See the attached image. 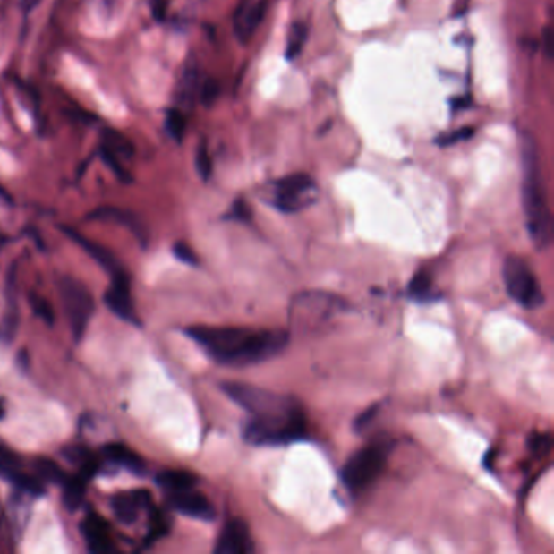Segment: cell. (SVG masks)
I'll use <instances>...</instances> for the list:
<instances>
[{
	"label": "cell",
	"instance_id": "cell-1",
	"mask_svg": "<svg viewBox=\"0 0 554 554\" xmlns=\"http://www.w3.org/2000/svg\"><path fill=\"white\" fill-rule=\"evenodd\" d=\"M221 390L249 413L243 436L251 446L280 447L306 439L308 416L294 396L241 382H223Z\"/></svg>",
	"mask_w": 554,
	"mask_h": 554
},
{
	"label": "cell",
	"instance_id": "cell-2",
	"mask_svg": "<svg viewBox=\"0 0 554 554\" xmlns=\"http://www.w3.org/2000/svg\"><path fill=\"white\" fill-rule=\"evenodd\" d=\"M185 335L218 364L244 368L272 360L290 344V335L275 328L194 326Z\"/></svg>",
	"mask_w": 554,
	"mask_h": 554
},
{
	"label": "cell",
	"instance_id": "cell-3",
	"mask_svg": "<svg viewBox=\"0 0 554 554\" xmlns=\"http://www.w3.org/2000/svg\"><path fill=\"white\" fill-rule=\"evenodd\" d=\"M522 205L528 234L543 249L551 241V215L543 191L538 143L530 132L522 135Z\"/></svg>",
	"mask_w": 554,
	"mask_h": 554
},
{
	"label": "cell",
	"instance_id": "cell-4",
	"mask_svg": "<svg viewBox=\"0 0 554 554\" xmlns=\"http://www.w3.org/2000/svg\"><path fill=\"white\" fill-rule=\"evenodd\" d=\"M392 449V440L379 439L354 452L352 457L346 460L340 473L342 483L348 490V493L360 494L361 491L368 490L382 473Z\"/></svg>",
	"mask_w": 554,
	"mask_h": 554
},
{
	"label": "cell",
	"instance_id": "cell-5",
	"mask_svg": "<svg viewBox=\"0 0 554 554\" xmlns=\"http://www.w3.org/2000/svg\"><path fill=\"white\" fill-rule=\"evenodd\" d=\"M346 311V303L338 296L319 291L301 293L291 304V322L301 328H319L330 319Z\"/></svg>",
	"mask_w": 554,
	"mask_h": 554
},
{
	"label": "cell",
	"instance_id": "cell-6",
	"mask_svg": "<svg viewBox=\"0 0 554 554\" xmlns=\"http://www.w3.org/2000/svg\"><path fill=\"white\" fill-rule=\"evenodd\" d=\"M502 277L510 298L524 309H537L545 304V294L530 265L517 255H509L504 262Z\"/></svg>",
	"mask_w": 554,
	"mask_h": 554
},
{
	"label": "cell",
	"instance_id": "cell-7",
	"mask_svg": "<svg viewBox=\"0 0 554 554\" xmlns=\"http://www.w3.org/2000/svg\"><path fill=\"white\" fill-rule=\"evenodd\" d=\"M59 291L73 338L81 340L95 312L93 294L83 283L73 277H62Z\"/></svg>",
	"mask_w": 554,
	"mask_h": 554
},
{
	"label": "cell",
	"instance_id": "cell-8",
	"mask_svg": "<svg viewBox=\"0 0 554 554\" xmlns=\"http://www.w3.org/2000/svg\"><path fill=\"white\" fill-rule=\"evenodd\" d=\"M317 185L306 175H291L278 179L272 187L270 205L283 213H298L316 202Z\"/></svg>",
	"mask_w": 554,
	"mask_h": 554
},
{
	"label": "cell",
	"instance_id": "cell-9",
	"mask_svg": "<svg viewBox=\"0 0 554 554\" xmlns=\"http://www.w3.org/2000/svg\"><path fill=\"white\" fill-rule=\"evenodd\" d=\"M105 303L115 316L121 317L123 320L133 326H141L139 317L135 314V308H133L131 277L125 270L113 275L111 286L105 293Z\"/></svg>",
	"mask_w": 554,
	"mask_h": 554
},
{
	"label": "cell",
	"instance_id": "cell-10",
	"mask_svg": "<svg viewBox=\"0 0 554 554\" xmlns=\"http://www.w3.org/2000/svg\"><path fill=\"white\" fill-rule=\"evenodd\" d=\"M217 554H251L254 553V541L246 522L231 519L225 524L220 537L215 545Z\"/></svg>",
	"mask_w": 554,
	"mask_h": 554
},
{
	"label": "cell",
	"instance_id": "cell-11",
	"mask_svg": "<svg viewBox=\"0 0 554 554\" xmlns=\"http://www.w3.org/2000/svg\"><path fill=\"white\" fill-rule=\"evenodd\" d=\"M169 504L177 512L184 514L187 517H192V519L210 522L217 516L215 507L211 506L210 499L205 494L197 491L195 488L184 490V491H177V493H171Z\"/></svg>",
	"mask_w": 554,
	"mask_h": 554
},
{
	"label": "cell",
	"instance_id": "cell-12",
	"mask_svg": "<svg viewBox=\"0 0 554 554\" xmlns=\"http://www.w3.org/2000/svg\"><path fill=\"white\" fill-rule=\"evenodd\" d=\"M267 10V0H241L234 12V33L241 43H247L260 25Z\"/></svg>",
	"mask_w": 554,
	"mask_h": 554
},
{
	"label": "cell",
	"instance_id": "cell-13",
	"mask_svg": "<svg viewBox=\"0 0 554 554\" xmlns=\"http://www.w3.org/2000/svg\"><path fill=\"white\" fill-rule=\"evenodd\" d=\"M81 533L87 540V545L91 553L107 554L115 551L107 524L98 514H89L85 517V520L81 522Z\"/></svg>",
	"mask_w": 554,
	"mask_h": 554
},
{
	"label": "cell",
	"instance_id": "cell-14",
	"mask_svg": "<svg viewBox=\"0 0 554 554\" xmlns=\"http://www.w3.org/2000/svg\"><path fill=\"white\" fill-rule=\"evenodd\" d=\"M150 502V494L147 491H133V493H117L111 506L115 510V517L124 524H132L139 517V510Z\"/></svg>",
	"mask_w": 554,
	"mask_h": 554
},
{
	"label": "cell",
	"instance_id": "cell-15",
	"mask_svg": "<svg viewBox=\"0 0 554 554\" xmlns=\"http://www.w3.org/2000/svg\"><path fill=\"white\" fill-rule=\"evenodd\" d=\"M65 233H67L79 246L83 247V249L89 252V257H93L98 264L105 268L106 272L111 273V277L115 275V273L123 272V267L115 260V254H113L109 249H106L105 246L98 244V243L91 241V239L81 236V234L75 233L72 228H65Z\"/></svg>",
	"mask_w": 554,
	"mask_h": 554
},
{
	"label": "cell",
	"instance_id": "cell-16",
	"mask_svg": "<svg viewBox=\"0 0 554 554\" xmlns=\"http://www.w3.org/2000/svg\"><path fill=\"white\" fill-rule=\"evenodd\" d=\"M103 456H105L106 460L113 462L115 465L124 466L133 473H143L145 472V460L135 450L127 447L125 444H121V442H111V444L105 446Z\"/></svg>",
	"mask_w": 554,
	"mask_h": 554
},
{
	"label": "cell",
	"instance_id": "cell-17",
	"mask_svg": "<svg viewBox=\"0 0 554 554\" xmlns=\"http://www.w3.org/2000/svg\"><path fill=\"white\" fill-rule=\"evenodd\" d=\"M0 478L7 480L9 483L17 486L18 490L31 494V496H41L45 494V486L43 483L35 478V476L27 475L21 470H18V465H5L0 464Z\"/></svg>",
	"mask_w": 554,
	"mask_h": 554
},
{
	"label": "cell",
	"instance_id": "cell-18",
	"mask_svg": "<svg viewBox=\"0 0 554 554\" xmlns=\"http://www.w3.org/2000/svg\"><path fill=\"white\" fill-rule=\"evenodd\" d=\"M157 483L165 488L169 493H177L195 488L199 483V478L192 472L187 470H165L157 475Z\"/></svg>",
	"mask_w": 554,
	"mask_h": 554
},
{
	"label": "cell",
	"instance_id": "cell-19",
	"mask_svg": "<svg viewBox=\"0 0 554 554\" xmlns=\"http://www.w3.org/2000/svg\"><path fill=\"white\" fill-rule=\"evenodd\" d=\"M408 296L416 303H434L439 300V293L434 290L431 273L428 270H420L413 275L408 283Z\"/></svg>",
	"mask_w": 554,
	"mask_h": 554
},
{
	"label": "cell",
	"instance_id": "cell-20",
	"mask_svg": "<svg viewBox=\"0 0 554 554\" xmlns=\"http://www.w3.org/2000/svg\"><path fill=\"white\" fill-rule=\"evenodd\" d=\"M87 480L89 476L80 473V475L67 476V480L62 484L64 488V504L65 507L75 510L79 507L83 496L87 493Z\"/></svg>",
	"mask_w": 554,
	"mask_h": 554
},
{
	"label": "cell",
	"instance_id": "cell-21",
	"mask_svg": "<svg viewBox=\"0 0 554 554\" xmlns=\"http://www.w3.org/2000/svg\"><path fill=\"white\" fill-rule=\"evenodd\" d=\"M91 218L95 220H113L125 225L129 228H132L133 233L143 238V229H141V223L135 218V215L129 213V211L121 210V209H111V207H106V209H98V210L91 213Z\"/></svg>",
	"mask_w": 554,
	"mask_h": 554
},
{
	"label": "cell",
	"instance_id": "cell-22",
	"mask_svg": "<svg viewBox=\"0 0 554 554\" xmlns=\"http://www.w3.org/2000/svg\"><path fill=\"white\" fill-rule=\"evenodd\" d=\"M309 30L306 27V23L298 21L294 23L290 30V35H288V43H286V57L288 59H296L300 55L303 47L308 41Z\"/></svg>",
	"mask_w": 554,
	"mask_h": 554
},
{
	"label": "cell",
	"instance_id": "cell-23",
	"mask_svg": "<svg viewBox=\"0 0 554 554\" xmlns=\"http://www.w3.org/2000/svg\"><path fill=\"white\" fill-rule=\"evenodd\" d=\"M35 465L41 478H45L47 482H53V483L64 484V482L69 476L62 470V466L59 464H55L51 458H38Z\"/></svg>",
	"mask_w": 554,
	"mask_h": 554
},
{
	"label": "cell",
	"instance_id": "cell-24",
	"mask_svg": "<svg viewBox=\"0 0 554 554\" xmlns=\"http://www.w3.org/2000/svg\"><path fill=\"white\" fill-rule=\"evenodd\" d=\"M185 115L179 109H169L166 115V131L173 139L176 141H181L184 139Z\"/></svg>",
	"mask_w": 554,
	"mask_h": 554
},
{
	"label": "cell",
	"instance_id": "cell-25",
	"mask_svg": "<svg viewBox=\"0 0 554 554\" xmlns=\"http://www.w3.org/2000/svg\"><path fill=\"white\" fill-rule=\"evenodd\" d=\"M197 83H199V72L195 67H189L185 71L184 77H183V87H181V98L184 99L185 103H192L195 93H197Z\"/></svg>",
	"mask_w": 554,
	"mask_h": 554
},
{
	"label": "cell",
	"instance_id": "cell-26",
	"mask_svg": "<svg viewBox=\"0 0 554 554\" xmlns=\"http://www.w3.org/2000/svg\"><path fill=\"white\" fill-rule=\"evenodd\" d=\"M195 167H197V173L200 175L203 181L210 179L213 166H211L210 153H209V149H207L205 143H200L199 149H197V153H195Z\"/></svg>",
	"mask_w": 554,
	"mask_h": 554
},
{
	"label": "cell",
	"instance_id": "cell-27",
	"mask_svg": "<svg viewBox=\"0 0 554 554\" xmlns=\"http://www.w3.org/2000/svg\"><path fill=\"white\" fill-rule=\"evenodd\" d=\"M30 303H31V308L36 312V316L41 317L47 324H53L54 322V311L51 308V304L45 300L43 296L31 293L30 294Z\"/></svg>",
	"mask_w": 554,
	"mask_h": 554
},
{
	"label": "cell",
	"instance_id": "cell-28",
	"mask_svg": "<svg viewBox=\"0 0 554 554\" xmlns=\"http://www.w3.org/2000/svg\"><path fill=\"white\" fill-rule=\"evenodd\" d=\"M173 254L176 259H179L181 262H184L185 265H199V257L194 252V249L191 246H187L185 243H176L175 246H173Z\"/></svg>",
	"mask_w": 554,
	"mask_h": 554
},
{
	"label": "cell",
	"instance_id": "cell-29",
	"mask_svg": "<svg viewBox=\"0 0 554 554\" xmlns=\"http://www.w3.org/2000/svg\"><path fill=\"white\" fill-rule=\"evenodd\" d=\"M218 93H220V85H218V81L213 79L205 80L202 89H200V99H202L203 105L207 106V107H210V106L217 101Z\"/></svg>",
	"mask_w": 554,
	"mask_h": 554
},
{
	"label": "cell",
	"instance_id": "cell-30",
	"mask_svg": "<svg viewBox=\"0 0 554 554\" xmlns=\"http://www.w3.org/2000/svg\"><path fill=\"white\" fill-rule=\"evenodd\" d=\"M528 446L533 454L545 456L551 449V438L548 434H538L528 439Z\"/></svg>",
	"mask_w": 554,
	"mask_h": 554
},
{
	"label": "cell",
	"instance_id": "cell-31",
	"mask_svg": "<svg viewBox=\"0 0 554 554\" xmlns=\"http://www.w3.org/2000/svg\"><path fill=\"white\" fill-rule=\"evenodd\" d=\"M473 135V129L472 127H465V129H458L456 132L447 133V135H442L438 139V143L440 147H447V145H454L457 141H466Z\"/></svg>",
	"mask_w": 554,
	"mask_h": 554
},
{
	"label": "cell",
	"instance_id": "cell-32",
	"mask_svg": "<svg viewBox=\"0 0 554 554\" xmlns=\"http://www.w3.org/2000/svg\"><path fill=\"white\" fill-rule=\"evenodd\" d=\"M379 413V404L370 406L364 413H361L356 422H354V430L356 431H362L366 426H370L371 422L376 418V414Z\"/></svg>",
	"mask_w": 554,
	"mask_h": 554
},
{
	"label": "cell",
	"instance_id": "cell-33",
	"mask_svg": "<svg viewBox=\"0 0 554 554\" xmlns=\"http://www.w3.org/2000/svg\"><path fill=\"white\" fill-rule=\"evenodd\" d=\"M231 218L238 221H251L252 220V211L251 207L247 205L244 200H238V202L233 205V210H231Z\"/></svg>",
	"mask_w": 554,
	"mask_h": 554
},
{
	"label": "cell",
	"instance_id": "cell-34",
	"mask_svg": "<svg viewBox=\"0 0 554 554\" xmlns=\"http://www.w3.org/2000/svg\"><path fill=\"white\" fill-rule=\"evenodd\" d=\"M103 158H105L106 163H107L109 166L115 169V175H117V176L121 177L123 181H129V176H127L125 169H124V167L119 165V158H115V153L109 150L107 147H106V149H103Z\"/></svg>",
	"mask_w": 554,
	"mask_h": 554
},
{
	"label": "cell",
	"instance_id": "cell-35",
	"mask_svg": "<svg viewBox=\"0 0 554 554\" xmlns=\"http://www.w3.org/2000/svg\"><path fill=\"white\" fill-rule=\"evenodd\" d=\"M0 464H5V465H18L17 456H15L7 446H4L2 442H0Z\"/></svg>",
	"mask_w": 554,
	"mask_h": 554
},
{
	"label": "cell",
	"instance_id": "cell-36",
	"mask_svg": "<svg viewBox=\"0 0 554 554\" xmlns=\"http://www.w3.org/2000/svg\"><path fill=\"white\" fill-rule=\"evenodd\" d=\"M151 10H153V17L157 18L158 21L165 20V15H166V0H153L151 2Z\"/></svg>",
	"mask_w": 554,
	"mask_h": 554
},
{
	"label": "cell",
	"instance_id": "cell-37",
	"mask_svg": "<svg viewBox=\"0 0 554 554\" xmlns=\"http://www.w3.org/2000/svg\"><path fill=\"white\" fill-rule=\"evenodd\" d=\"M551 41H553V33H551V28H546L545 31V47H546V55L548 57H551L553 55V49H551Z\"/></svg>",
	"mask_w": 554,
	"mask_h": 554
},
{
	"label": "cell",
	"instance_id": "cell-38",
	"mask_svg": "<svg viewBox=\"0 0 554 554\" xmlns=\"http://www.w3.org/2000/svg\"><path fill=\"white\" fill-rule=\"evenodd\" d=\"M39 4H41V0H21V9L25 10L28 13V12L35 10Z\"/></svg>",
	"mask_w": 554,
	"mask_h": 554
}]
</instances>
